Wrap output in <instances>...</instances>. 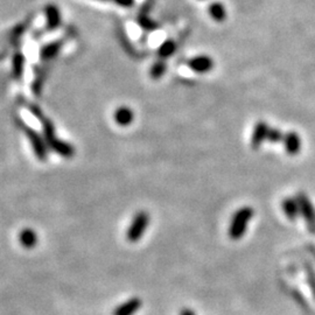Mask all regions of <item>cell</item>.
Returning a JSON list of instances; mask_svg holds the SVG:
<instances>
[{
    "label": "cell",
    "mask_w": 315,
    "mask_h": 315,
    "mask_svg": "<svg viewBox=\"0 0 315 315\" xmlns=\"http://www.w3.org/2000/svg\"><path fill=\"white\" fill-rule=\"evenodd\" d=\"M208 12H209L210 17L213 18L215 21L222 22V21H224L225 18H226V11L224 9V6L222 5L221 3H213L211 4V5L209 6V9H208Z\"/></svg>",
    "instance_id": "14"
},
{
    "label": "cell",
    "mask_w": 315,
    "mask_h": 315,
    "mask_svg": "<svg viewBox=\"0 0 315 315\" xmlns=\"http://www.w3.org/2000/svg\"><path fill=\"white\" fill-rule=\"evenodd\" d=\"M101 2H107V0H101Z\"/></svg>",
    "instance_id": "23"
},
{
    "label": "cell",
    "mask_w": 315,
    "mask_h": 315,
    "mask_svg": "<svg viewBox=\"0 0 315 315\" xmlns=\"http://www.w3.org/2000/svg\"><path fill=\"white\" fill-rule=\"evenodd\" d=\"M298 203H299V209H300V213L302 214V216L305 217V220L307 221V224L310 228V230H315V213L313 206L310 205L309 200L307 199L303 194L298 195Z\"/></svg>",
    "instance_id": "7"
},
{
    "label": "cell",
    "mask_w": 315,
    "mask_h": 315,
    "mask_svg": "<svg viewBox=\"0 0 315 315\" xmlns=\"http://www.w3.org/2000/svg\"><path fill=\"white\" fill-rule=\"evenodd\" d=\"M21 243L25 245L26 248H32L36 244V235L35 232L32 231V230H25V231L21 232L20 236Z\"/></svg>",
    "instance_id": "18"
},
{
    "label": "cell",
    "mask_w": 315,
    "mask_h": 315,
    "mask_svg": "<svg viewBox=\"0 0 315 315\" xmlns=\"http://www.w3.org/2000/svg\"><path fill=\"white\" fill-rule=\"evenodd\" d=\"M180 315H195V313H194V310H191L189 308H184L181 310Z\"/></svg>",
    "instance_id": "22"
},
{
    "label": "cell",
    "mask_w": 315,
    "mask_h": 315,
    "mask_svg": "<svg viewBox=\"0 0 315 315\" xmlns=\"http://www.w3.org/2000/svg\"><path fill=\"white\" fill-rule=\"evenodd\" d=\"M25 132L27 134V138H28L30 145H32L33 151L35 153L36 158L41 161L47 160L48 156V146L46 144V141L44 138H42L39 133L36 131H34L33 129L28 128V126L24 125Z\"/></svg>",
    "instance_id": "4"
},
{
    "label": "cell",
    "mask_w": 315,
    "mask_h": 315,
    "mask_svg": "<svg viewBox=\"0 0 315 315\" xmlns=\"http://www.w3.org/2000/svg\"><path fill=\"white\" fill-rule=\"evenodd\" d=\"M175 51H176V42L173 40H167L160 46L159 49H158V55H159V59L165 60L172 56L173 54L175 53Z\"/></svg>",
    "instance_id": "16"
},
{
    "label": "cell",
    "mask_w": 315,
    "mask_h": 315,
    "mask_svg": "<svg viewBox=\"0 0 315 315\" xmlns=\"http://www.w3.org/2000/svg\"><path fill=\"white\" fill-rule=\"evenodd\" d=\"M255 211L251 207H242L238 209L230 222L228 235L232 241H240L247 233L250 221L252 220Z\"/></svg>",
    "instance_id": "2"
},
{
    "label": "cell",
    "mask_w": 315,
    "mask_h": 315,
    "mask_svg": "<svg viewBox=\"0 0 315 315\" xmlns=\"http://www.w3.org/2000/svg\"><path fill=\"white\" fill-rule=\"evenodd\" d=\"M143 306V301L140 298L133 297L129 300L124 301L113 309L112 315H134L139 312Z\"/></svg>",
    "instance_id": "6"
},
{
    "label": "cell",
    "mask_w": 315,
    "mask_h": 315,
    "mask_svg": "<svg viewBox=\"0 0 315 315\" xmlns=\"http://www.w3.org/2000/svg\"><path fill=\"white\" fill-rule=\"evenodd\" d=\"M149 215L147 211L140 210L134 215L131 224H130L128 232H126V238L130 243H137L140 241V238L145 235L146 230L149 225Z\"/></svg>",
    "instance_id": "3"
},
{
    "label": "cell",
    "mask_w": 315,
    "mask_h": 315,
    "mask_svg": "<svg viewBox=\"0 0 315 315\" xmlns=\"http://www.w3.org/2000/svg\"><path fill=\"white\" fill-rule=\"evenodd\" d=\"M139 22H140L141 27H144L145 29H148V30H153L158 27L155 22H153L151 19H148L147 17H146V15H140Z\"/></svg>",
    "instance_id": "20"
},
{
    "label": "cell",
    "mask_w": 315,
    "mask_h": 315,
    "mask_svg": "<svg viewBox=\"0 0 315 315\" xmlns=\"http://www.w3.org/2000/svg\"><path fill=\"white\" fill-rule=\"evenodd\" d=\"M284 139L282 132L279 131L278 129H270L268 130V134H267V139L270 143H279L280 140Z\"/></svg>",
    "instance_id": "19"
},
{
    "label": "cell",
    "mask_w": 315,
    "mask_h": 315,
    "mask_svg": "<svg viewBox=\"0 0 315 315\" xmlns=\"http://www.w3.org/2000/svg\"><path fill=\"white\" fill-rule=\"evenodd\" d=\"M282 208L284 210V213L290 220H294L297 218V216L300 213V209H299V203L298 201H295L293 199H285L282 203Z\"/></svg>",
    "instance_id": "13"
},
{
    "label": "cell",
    "mask_w": 315,
    "mask_h": 315,
    "mask_svg": "<svg viewBox=\"0 0 315 315\" xmlns=\"http://www.w3.org/2000/svg\"><path fill=\"white\" fill-rule=\"evenodd\" d=\"M284 144H285V149L290 154H295L300 149V139H299L298 134L294 132L287 133L284 137Z\"/></svg>",
    "instance_id": "12"
},
{
    "label": "cell",
    "mask_w": 315,
    "mask_h": 315,
    "mask_svg": "<svg viewBox=\"0 0 315 315\" xmlns=\"http://www.w3.org/2000/svg\"><path fill=\"white\" fill-rule=\"evenodd\" d=\"M32 112L40 119L42 128H44V139L48 147H51L54 152L60 154L61 156L67 158V159L72 158V155L75 154L74 147L70 144H68L66 141L61 140L56 137L53 123L47 117H45L44 113L35 106L32 107Z\"/></svg>",
    "instance_id": "1"
},
{
    "label": "cell",
    "mask_w": 315,
    "mask_h": 315,
    "mask_svg": "<svg viewBox=\"0 0 315 315\" xmlns=\"http://www.w3.org/2000/svg\"><path fill=\"white\" fill-rule=\"evenodd\" d=\"M12 70H13V76L15 78H20L22 75H24L25 70V57L22 54L17 53L13 57V62H12Z\"/></svg>",
    "instance_id": "15"
},
{
    "label": "cell",
    "mask_w": 315,
    "mask_h": 315,
    "mask_svg": "<svg viewBox=\"0 0 315 315\" xmlns=\"http://www.w3.org/2000/svg\"><path fill=\"white\" fill-rule=\"evenodd\" d=\"M113 119L118 125L129 126L133 122L134 113L129 106H119L118 109L114 111Z\"/></svg>",
    "instance_id": "9"
},
{
    "label": "cell",
    "mask_w": 315,
    "mask_h": 315,
    "mask_svg": "<svg viewBox=\"0 0 315 315\" xmlns=\"http://www.w3.org/2000/svg\"><path fill=\"white\" fill-rule=\"evenodd\" d=\"M112 2L123 7H132L134 5V0H112Z\"/></svg>",
    "instance_id": "21"
},
{
    "label": "cell",
    "mask_w": 315,
    "mask_h": 315,
    "mask_svg": "<svg viewBox=\"0 0 315 315\" xmlns=\"http://www.w3.org/2000/svg\"><path fill=\"white\" fill-rule=\"evenodd\" d=\"M62 46H63V41H60V40L46 45L45 47L41 49V53H40L41 59L46 60V61L54 59V57L57 56V54H59V52L61 51Z\"/></svg>",
    "instance_id": "11"
},
{
    "label": "cell",
    "mask_w": 315,
    "mask_h": 315,
    "mask_svg": "<svg viewBox=\"0 0 315 315\" xmlns=\"http://www.w3.org/2000/svg\"><path fill=\"white\" fill-rule=\"evenodd\" d=\"M188 67L198 74H206L214 68V61L207 55L195 56L188 61Z\"/></svg>",
    "instance_id": "5"
},
{
    "label": "cell",
    "mask_w": 315,
    "mask_h": 315,
    "mask_svg": "<svg viewBox=\"0 0 315 315\" xmlns=\"http://www.w3.org/2000/svg\"><path fill=\"white\" fill-rule=\"evenodd\" d=\"M167 69V63L165 62V60L159 59L152 64L151 69H149V76L153 80H159L164 76Z\"/></svg>",
    "instance_id": "17"
},
{
    "label": "cell",
    "mask_w": 315,
    "mask_h": 315,
    "mask_svg": "<svg viewBox=\"0 0 315 315\" xmlns=\"http://www.w3.org/2000/svg\"><path fill=\"white\" fill-rule=\"evenodd\" d=\"M46 17H47V29L54 30L61 25V13L55 5H48L46 9Z\"/></svg>",
    "instance_id": "10"
},
{
    "label": "cell",
    "mask_w": 315,
    "mask_h": 315,
    "mask_svg": "<svg viewBox=\"0 0 315 315\" xmlns=\"http://www.w3.org/2000/svg\"><path fill=\"white\" fill-rule=\"evenodd\" d=\"M268 130H270V128H268V125L265 122L260 121L256 123L251 136V147L253 149H258L260 145L267 139Z\"/></svg>",
    "instance_id": "8"
}]
</instances>
